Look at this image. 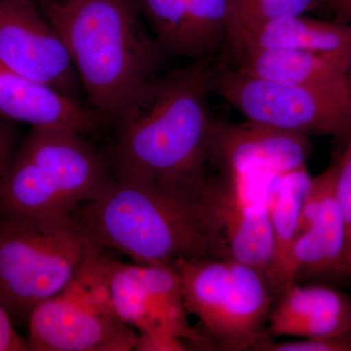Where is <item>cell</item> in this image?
I'll return each mask as SVG.
<instances>
[{
	"label": "cell",
	"instance_id": "obj_3",
	"mask_svg": "<svg viewBox=\"0 0 351 351\" xmlns=\"http://www.w3.org/2000/svg\"><path fill=\"white\" fill-rule=\"evenodd\" d=\"M40 11L62 39L90 106L112 120L164 53L137 0H52Z\"/></svg>",
	"mask_w": 351,
	"mask_h": 351
},
{
	"label": "cell",
	"instance_id": "obj_1",
	"mask_svg": "<svg viewBox=\"0 0 351 351\" xmlns=\"http://www.w3.org/2000/svg\"><path fill=\"white\" fill-rule=\"evenodd\" d=\"M213 58L152 76L112 119L117 179L197 191L206 186Z\"/></svg>",
	"mask_w": 351,
	"mask_h": 351
},
{
	"label": "cell",
	"instance_id": "obj_12",
	"mask_svg": "<svg viewBox=\"0 0 351 351\" xmlns=\"http://www.w3.org/2000/svg\"><path fill=\"white\" fill-rule=\"evenodd\" d=\"M164 54L213 58L228 38L233 0H137Z\"/></svg>",
	"mask_w": 351,
	"mask_h": 351
},
{
	"label": "cell",
	"instance_id": "obj_16",
	"mask_svg": "<svg viewBox=\"0 0 351 351\" xmlns=\"http://www.w3.org/2000/svg\"><path fill=\"white\" fill-rule=\"evenodd\" d=\"M311 179L307 167H304L274 175L267 182L265 206L274 234V258L267 280L274 299H280L295 284L293 247Z\"/></svg>",
	"mask_w": 351,
	"mask_h": 351
},
{
	"label": "cell",
	"instance_id": "obj_23",
	"mask_svg": "<svg viewBox=\"0 0 351 351\" xmlns=\"http://www.w3.org/2000/svg\"><path fill=\"white\" fill-rule=\"evenodd\" d=\"M186 341L163 329L147 330L138 332L137 351H184L189 350Z\"/></svg>",
	"mask_w": 351,
	"mask_h": 351
},
{
	"label": "cell",
	"instance_id": "obj_11",
	"mask_svg": "<svg viewBox=\"0 0 351 351\" xmlns=\"http://www.w3.org/2000/svg\"><path fill=\"white\" fill-rule=\"evenodd\" d=\"M337 162L313 178L302 205L293 247L295 283L343 279L346 230L336 197Z\"/></svg>",
	"mask_w": 351,
	"mask_h": 351
},
{
	"label": "cell",
	"instance_id": "obj_4",
	"mask_svg": "<svg viewBox=\"0 0 351 351\" xmlns=\"http://www.w3.org/2000/svg\"><path fill=\"white\" fill-rule=\"evenodd\" d=\"M84 137L66 129L32 128L14 157L0 211L29 218L71 216L103 195L114 174Z\"/></svg>",
	"mask_w": 351,
	"mask_h": 351
},
{
	"label": "cell",
	"instance_id": "obj_17",
	"mask_svg": "<svg viewBox=\"0 0 351 351\" xmlns=\"http://www.w3.org/2000/svg\"><path fill=\"white\" fill-rule=\"evenodd\" d=\"M237 71L280 84H309L339 80L351 73V52L252 50L237 53Z\"/></svg>",
	"mask_w": 351,
	"mask_h": 351
},
{
	"label": "cell",
	"instance_id": "obj_19",
	"mask_svg": "<svg viewBox=\"0 0 351 351\" xmlns=\"http://www.w3.org/2000/svg\"><path fill=\"white\" fill-rule=\"evenodd\" d=\"M108 288L117 317L138 332L149 329L151 323L137 265L123 263L110 258Z\"/></svg>",
	"mask_w": 351,
	"mask_h": 351
},
{
	"label": "cell",
	"instance_id": "obj_24",
	"mask_svg": "<svg viewBox=\"0 0 351 351\" xmlns=\"http://www.w3.org/2000/svg\"><path fill=\"white\" fill-rule=\"evenodd\" d=\"M16 142L17 135L13 124L0 119V200L3 195L7 176L17 152Z\"/></svg>",
	"mask_w": 351,
	"mask_h": 351
},
{
	"label": "cell",
	"instance_id": "obj_9",
	"mask_svg": "<svg viewBox=\"0 0 351 351\" xmlns=\"http://www.w3.org/2000/svg\"><path fill=\"white\" fill-rule=\"evenodd\" d=\"M311 144L306 136L249 121L212 120L209 161L219 164L237 186L265 184L274 175L306 167Z\"/></svg>",
	"mask_w": 351,
	"mask_h": 351
},
{
	"label": "cell",
	"instance_id": "obj_2",
	"mask_svg": "<svg viewBox=\"0 0 351 351\" xmlns=\"http://www.w3.org/2000/svg\"><path fill=\"white\" fill-rule=\"evenodd\" d=\"M223 195V182L209 180L191 191L115 178L103 195L71 216L95 246L121 252L136 263L226 260Z\"/></svg>",
	"mask_w": 351,
	"mask_h": 351
},
{
	"label": "cell",
	"instance_id": "obj_18",
	"mask_svg": "<svg viewBox=\"0 0 351 351\" xmlns=\"http://www.w3.org/2000/svg\"><path fill=\"white\" fill-rule=\"evenodd\" d=\"M221 217L230 258L267 279L274 263V240L265 201L240 195L225 181Z\"/></svg>",
	"mask_w": 351,
	"mask_h": 351
},
{
	"label": "cell",
	"instance_id": "obj_15",
	"mask_svg": "<svg viewBox=\"0 0 351 351\" xmlns=\"http://www.w3.org/2000/svg\"><path fill=\"white\" fill-rule=\"evenodd\" d=\"M269 322L267 335L271 339L328 338L351 327V298L328 286L295 283L270 311Z\"/></svg>",
	"mask_w": 351,
	"mask_h": 351
},
{
	"label": "cell",
	"instance_id": "obj_10",
	"mask_svg": "<svg viewBox=\"0 0 351 351\" xmlns=\"http://www.w3.org/2000/svg\"><path fill=\"white\" fill-rule=\"evenodd\" d=\"M0 63L73 98L77 94L68 50L32 0H0Z\"/></svg>",
	"mask_w": 351,
	"mask_h": 351
},
{
	"label": "cell",
	"instance_id": "obj_5",
	"mask_svg": "<svg viewBox=\"0 0 351 351\" xmlns=\"http://www.w3.org/2000/svg\"><path fill=\"white\" fill-rule=\"evenodd\" d=\"M92 242L73 216L29 218L0 211V300L29 319L80 269Z\"/></svg>",
	"mask_w": 351,
	"mask_h": 351
},
{
	"label": "cell",
	"instance_id": "obj_13",
	"mask_svg": "<svg viewBox=\"0 0 351 351\" xmlns=\"http://www.w3.org/2000/svg\"><path fill=\"white\" fill-rule=\"evenodd\" d=\"M0 117L32 128L66 129L82 135L99 130L108 117L92 106L0 63Z\"/></svg>",
	"mask_w": 351,
	"mask_h": 351
},
{
	"label": "cell",
	"instance_id": "obj_8",
	"mask_svg": "<svg viewBox=\"0 0 351 351\" xmlns=\"http://www.w3.org/2000/svg\"><path fill=\"white\" fill-rule=\"evenodd\" d=\"M213 91L249 121L306 137L346 140L351 134V73L331 82L280 84L216 68Z\"/></svg>",
	"mask_w": 351,
	"mask_h": 351
},
{
	"label": "cell",
	"instance_id": "obj_25",
	"mask_svg": "<svg viewBox=\"0 0 351 351\" xmlns=\"http://www.w3.org/2000/svg\"><path fill=\"white\" fill-rule=\"evenodd\" d=\"M29 350L27 341L14 329L12 317L0 300V351Z\"/></svg>",
	"mask_w": 351,
	"mask_h": 351
},
{
	"label": "cell",
	"instance_id": "obj_7",
	"mask_svg": "<svg viewBox=\"0 0 351 351\" xmlns=\"http://www.w3.org/2000/svg\"><path fill=\"white\" fill-rule=\"evenodd\" d=\"M173 267L186 311L221 350H252L269 336L263 325L274 298L262 274L232 258L182 260Z\"/></svg>",
	"mask_w": 351,
	"mask_h": 351
},
{
	"label": "cell",
	"instance_id": "obj_27",
	"mask_svg": "<svg viewBox=\"0 0 351 351\" xmlns=\"http://www.w3.org/2000/svg\"><path fill=\"white\" fill-rule=\"evenodd\" d=\"M34 2H38L39 4L45 3V2L52 1V0H32Z\"/></svg>",
	"mask_w": 351,
	"mask_h": 351
},
{
	"label": "cell",
	"instance_id": "obj_22",
	"mask_svg": "<svg viewBox=\"0 0 351 351\" xmlns=\"http://www.w3.org/2000/svg\"><path fill=\"white\" fill-rule=\"evenodd\" d=\"M253 350L263 351H351V327L335 336L318 339L274 343L267 336L254 346Z\"/></svg>",
	"mask_w": 351,
	"mask_h": 351
},
{
	"label": "cell",
	"instance_id": "obj_6",
	"mask_svg": "<svg viewBox=\"0 0 351 351\" xmlns=\"http://www.w3.org/2000/svg\"><path fill=\"white\" fill-rule=\"evenodd\" d=\"M108 261L94 244L71 280L29 314V350L130 351L138 332L117 317L108 288Z\"/></svg>",
	"mask_w": 351,
	"mask_h": 351
},
{
	"label": "cell",
	"instance_id": "obj_21",
	"mask_svg": "<svg viewBox=\"0 0 351 351\" xmlns=\"http://www.w3.org/2000/svg\"><path fill=\"white\" fill-rule=\"evenodd\" d=\"M337 162L336 197L346 230L343 280H351V134Z\"/></svg>",
	"mask_w": 351,
	"mask_h": 351
},
{
	"label": "cell",
	"instance_id": "obj_26",
	"mask_svg": "<svg viewBox=\"0 0 351 351\" xmlns=\"http://www.w3.org/2000/svg\"><path fill=\"white\" fill-rule=\"evenodd\" d=\"M323 7L329 9L341 22L351 24V0H324Z\"/></svg>",
	"mask_w": 351,
	"mask_h": 351
},
{
	"label": "cell",
	"instance_id": "obj_20",
	"mask_svg": "<svg viewBox=\"0 0 351 351\" xmlns=\"http://www.w3.org/2000/svg\"><path fill=\"white\" fill-rule=\"evenodd\" d=\"M321 6L323 0H233L230 27L286 16L306 15Z\"/></svg>",
	"mask_w": 351,
	"mask_h": 351
},
{
	"label": "cell",
	"instance_id": "obj_14",
	"mask_svg": "<svg viewBox=\"0 0 351 351\" xmlns=\"http://www.w3.org/2000/svg\"><path fill=\"white\" fill-rule=\"evenodd\" d=\"M225 48L233 54L252 50L351 52V24L306 15L286 16L228 29Z\"/></svg>",
	"mask_w": 351,
	"mask_h": 351
}]
</instances>
